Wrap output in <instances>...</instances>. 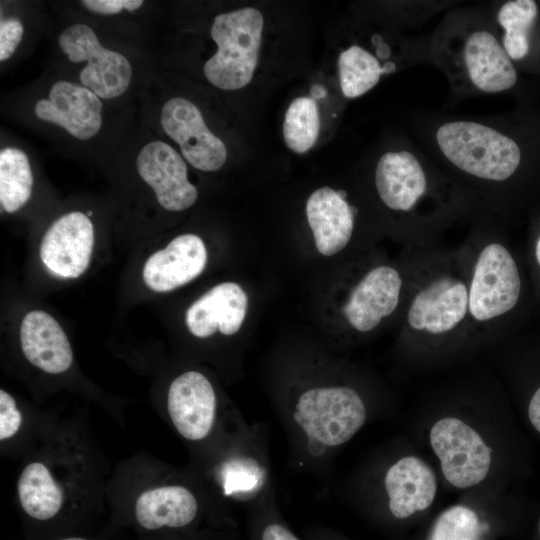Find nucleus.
Returning a JSON list of instances; mask_svg holds the SVG:
<instances>
[{"mask_svg":"<svg viewBox=\"0 0 540 540\" xmlns=\"http://www.w3.org/2000/svg\"><path fill=\"white\" fill-rule=\"evenodd\" d=\"M373 185L381 205L395 216L407 248L439 244L448 229L485 211L471 192L407 140L379 155Z\"/></svg>","mask_w":540,"mask_h":540,"instance_id":"f257e3e1","label":"nucleus"},{"mask_svg":"<svg viewBox=\"0 0 540 540\" xmlns=\"http://www.w3.org/2000/svg\"><path fill=\"white\" fill-rule=\"evenodd\" d=\"M409 287L401 316L402 335L413 345L471 342L469 268L463 244L407 248Z\"/></svg>","mask_w":540,"mask_h":540,"instance_id":"f03ea898","label":"nucleus"},{"mask_svg":"<svg viewBox=\"0 0 540 540\" xmlns=\"http://www.w3.org/2000/svg\"><path fill=\"white\" fill-rule=\"evenodd\" d=\"M430 64L447 78L453 95L471 97L511 91L517 68L506 55L487 4L457 5L430 33Z\"/></svg>","mask_w":540,"mask_h":540,"instance_id":"7ed1b4c3","label":"nucleus"},{"mask_svg":"<svg viewBox=\"0 0 540 540\" xmlns=\"http://www.w3.org/2000/svg\"><path fill=\"white\" fill-rule=\"evenodd\" d=\"M502 218L480 212L462 244L469 268L468 312L473 340L496 338L513 318L523 291L520 266L501 229Z\"/></svg>","mask_w":540,"mask_h":540,"instance_id":"20e7f679","label":"nucleus"},{"mask_svg":"<svg viewBox=\"0 0 540 540\" xmlns=\"http://www.w3.org/2000/svg\"><path fill=\"white\" fill-rule=\"evenodd\" d=\"M430 64V34L404 36L375 32L372 46L352 43L337 59L340 89L347 99L372 90L383 76L418 64Z\"/></svg>","mask_w":540,"mask_h":540,"instance_id":"39448f33","label":"nucleus"},{"mask_svg":"<svg viewBox=\"0 0 540 540\" xmlns=\"http://www.w3.org/2000/svg\"><path fill=\"white\" fill-rule=\"evenodd\" d=\"M264 19L254 7L217 15L210 29L217 51L204 64L205 78L226 91L250 83L259 61Z\"/></svg>","mask_w":540,"mask_h":540,"instance_id":"423d86ee","label":"nucleus"},{"mask_svg":"<svg viewBox=\"0 0 540 540\" xmlns=\"http://www.w3.org/2000/svg\"><path fill=\"white\" fill-rule=\"evenodd\" d=\"M293 419L311 445L332 448L349 441L360 430L366 408L353 388L315 387L298 397Z\"/></svg>","mask_w":540,"mask_h":540,"instance_id":"0eeeda50","label":"nucleus"},{"mask_svg":"<svg viewBox=\"0 0 540 540\" xmlns=\"http://www.w3.org/2000/svg\"><path fill=\"white\" fill-rule=\"evenodd\" d=\"M408 287L409 271L404 257L400 266H372L352 286L342 306L348 326L358 333H369L386 319L401 318Z\"/></svg>","mask_w":540,"mask_h":540,"instance_id":"6e6552de","label":"nucleus"},{"mask_svg":"<svg viewBox=\"0 0 540 540\" xmlns=\"http://www.w3.org/2000/svg\"><path fill=\"white\" fill-rule=\"evenodd\" d=\"M58 44L69 61L86 62L79 80L99 98L114 99L127 91L133 73L129 60L104 47L90 26L84 23L68 26L58 36Z\"/></svg>","mask_w":540,"mask_h":540,"instance_id":"1a4fd4ad","label":"nucleus"},{"mask_svg":"<svg viewBox=\"0 0 540 540\" xmlns=\"http://www.w3.org/2000/svg\"><path fill=\"white\" fill-rule=\"evenodd\" d=\"M430 443L445 478L453 486L468 488L487 476L491 464L490 449L462 420L447 417L437 421L430 431Z\"/></svg>","mask_w":540,"mask_h":540,"instance_id":"9d476101","label":"nucleus"},{"mask_svg":"<svg viewBox=\"0 0 540 540\" xmlns=\"http://www.w3.org/2000/svg\"><path fill=\"white\" fill-rule=\"evenodd\" d=\"M160 125L178 144L182 157L196 169L212 172L226 162L224 142L208 128L200 109L192 101L184 97L166 101L161 109Z\"/></svg>","mask_w":540,"mask_h":540,"instance_id":"9b49d317","label":"nucleus"},{"mask_svg":"<svg viewBox=\"0 0 540 540\" xmlns=\"http://www.w3.org/2000/svg\"><path fill=\"white\" fill-rule=\"evenodd\" d=\"M136 168L164 209L182 211L196 202L198 191L188 180L187 165L166 142L154 140L146 143L138 152Z\"/></svg>","mask_w":540,"mask_h":540,"instance_id":"f8f14e48","label":"nucleus"},{"mask_svg":"<svg viewBox=\"0 0 540 540\" xmlns=\"http://www.w3.org/2000/svg\"><path fill=\"white\" fill-rule=\"evenodd\" d=\"M101 98L81 84L68 80L54 82L47 98L34 106L35 116L63 128L78 140L93 138L102 126Z\"/></svg>","mask_w":540,"mask_h":540,"instance_id":"ddd939ff","label":"nucleus"},{"mask_svg":"<svg viewBox=\"0 0 540 540\" xmlns=\"http://www.w3.org/2000/svg\"><path fill=\"white\" fill-rule=\"evenodd\" d=\"M94 243V227L87 215L74 211L58 218L44 234L40 257L61 278H77L87 269Z\"/></svg>","mask_w":540,"mask_h":540,"instance_id":"4468645a","label":"nucleus"},{"mask_svg":"<svg viewBox=\"0 0 540 540\" xmlns=\"http://www.w3.org/2000/svg\"><path fill=\"white\" fill-rule=\"evenodd\" d=\"M167 408L180 435L191 441L206 438L216 418L217 401L212 384L197 371L179 375L170 384Z\"/></svg>","mask_w":540,"mask_h":540,"instance_id":"2eb2a0df","label":"nucleus"},{"mask_svg":"<svg viewBox=\"0 0 540 540\" xmlns=\"http://www.w3.org/2000/svg\"><path fill=\"white\" fill-rule=\"evenodd\" d=\"M347 197L344 189L321 187L307 200V220L316 248L324 256L341 252L352 239L359 209Z\"/></svg>","mask_w":540,"mask_h":540,"instance_id":"dca6fc26","label":"nucleus"},{"mask_svg":"<svg viewBox=\"0 0 540 540\" xmlns=\"http://www.w3.org/2000/svg\"><path fill=\"white\" fill-rule=\"evenodd\" d=\"M206 262L207 251L202 239L195 234H183L147 259L143 279L153 291L168 292L199 276Z\"/></svg>","mask_w":540,"mask_h":540,"instance_id":"f3484780","label":"nucleus"},{"mask_svg":"<svg viewBox=\"0 0 540 540\" xmlns=\"http://www.w3.org/2000/svg\"><path fill=\"white\" fill-rule=\"evenodd\" d=\"M247 295L240 285L224 282L211 288L186 311L189 331L207 338L219 330L224 335L239 331L247 310Z\"/></svg>","mask_w":540,"mask_h":540,"instance_id":"a211bd4d","label":"nucleus"},{"mask_svg":"<svg viewBox=\"0 0 540 540\" xmlns=\"http://www.w3.org/2000/svg\"><path fill=\"white\" fill-rule=\"evenodd\" d=\"M389 509L399 519L428 508L436 495L437 479L430 466L415 456L393 464L384 479Z\"/></svg>","mask_w":540,"mask_h":540,"instance_id":"6ab92c4d","label":"nucleus"},{"mask_svg":"<svg viewBox=\"0 0 540 540\" xmlns=\"http://www.w3.org/2000/svg\"><path fill=\"white\" fill-rule=\"evenodd\" d=\"M20 341L26 359L47 373H62L72 364L73 353L65 332L44 311H31L24 317Z\"/></svg>","mask_w":540,"mask_h":540,"instance_id":"aec40b11","label":"nucleus"},{"mask_svg":"<svg viewBox=\"0 0 540 540\" xmlns=\"http://www.w3.org/2000/svg\"><path fill=\"white\" fill-rule=\"evenodd\" d=\"M490 15L506 55L516 63L531 55L539 20L538 5L533 0L491 1Z\"/></svg>","mask_w":540,"mask_h":540,"instance_id":"412c9836","label":"nucleus"},{"mask_svg":"<svg viewBox=\"0 0 540 540\" xmlns=\"http://www.w3.org/2000/svg\"><path fill=\"white\" fill-rule=\"evenodd\" d=\"M198 511L193 493L180 485L142 492L135 503L137 522L145 529L180 528L190 524Z\"/></svg>","mask_w":540,"mask_h":540,"instance_id":"4be33fe9","label":"nucleus"},{"mask_svg":"<svg viewBox=\"0 0 540 540\" xmlns=\"http://www.w3.org/2000/svg\"><path fill=\"white\" fill-rule=\"evenodd\" d=\"M23 510L37 520H48L60 511L64 495L48 467L41 462L25 466L17 482Z\"/></svg>","mask_w":540,"mask_h":540,"instance_id":"5701e85b","label":"nucleus"},{"mask_svg":"<svg viewBox=\"0 0 540 540\" xmlns=\"http://www.w3.org/2000/svg\"><path fill=\"white\" fill-rule=\"evenodd\" d=\"M33 174L26 153L15 147L0 152V203L8 213L22 208L30 199Z\"/></svg>","mask_w":540,"mask_h":540,"instance_id":"b1692460","label":"nucleus"},{"mask_svg":"<svg viewBox=\"0 0 540 540\" xmlns=\"http://www.w3.org/2000/svg\"><path fill=\"white\" fill-rule=\"evenodd\" d=\"M320 130L318 105L312 97L294 99L285 114L283 137L287 147L302 154L315 144Z\"/></svg>","mask_w":540,"mask_h":540,"instance_id":"393cba45","label":"nucleus"},{"mask_svg":"<svg viewBox=\"0 0 540 540\" xmlns=\"http://www.w3.org/2000/svg\"><path fill=\"white\" fill-rule=\"evenodd\" d=\"M477 514L465 506H453L435 521L428 540H475L481 532Z\"/></svg>","mask_w":540,"mask_h":540,"instance_id":"a878e982","label":"nucleus"},{"mask_svg":"<svg viewBox=\"0 0 540 540\" xmlns=\"http://www.w3.org/2000/svg\"><path fill=\"white\" fill-rule=\"evenodd\" d=\"M22 422V416L14 398L4 390H0V440L14 436Z\"/></svg>","mask_w":540,"mask_h":540,"instance_id":"bb28decb","label":"nucleus"},{"mask_svg":"<svg viewBox=\"0 0 540 540\" xmlns=\"http://www.w3.org/2000/svg\"><path fill=\"white\" fill-rule=\"evenodd\" d=\"M24 27L17 18H6L0 22V61L9 59L22 40Z\"/></svg>","mask_w":540,"mask_h":540,"instance_id":"cd10ccee","label":"nucleus"},{"mask_svg":"<svg viewBox=\"0 0 540 540\" xmlns=\"http://www.w3.org/2000/svg\"><path fill=\"white\" fill-rule=\"evenodd\" d=\"M142 0H84L82 6L91 13L100 15H115L123 10L135 11L142 7Z\"/></svg>","mask_w":540,"mask_h":540,"instance_id":"c85d7f7f","label":"nucleus"},{"mask_svg":"<svg viewBox=\"0 0 540 540\" xmlns=\"http://www.w3.org/2000/svg\"><path fill=\"white\" fill-rule=\"evenodd\" d=\"M225 480V489L227 493L236 490H250L257 482L254 471L250 466H237L229 470Z\"/></svg>","mask_w":540,"mask_h":540,"instance_id":"c756f323","label":"nucleus"},{"mask_svg":"<svg viewBox=\"0 0 540 540\" xmlns=\"http://www.w3.org/2000/svg\"><path fill=\"white\" fill-rule=\"evenodd\" d=\"M261 540H299L289 529L278 523L267 525L261 535Z\"/></svg>","mask_w":540,"mask_h":540,"instance_id":"7c9ffc66","label":"nucleus"},{"mask_svg":"<svg viewBox=\"0 0 540 540\" xmlns=\"http://www.w3.org/2000/svg\"><path fill=\"white\" fill-rule=\"evenodd\" d=\"M528 417L532 426L540 433V386L535 390L530 399Z\"/></svg>","mask_w":540,"mask_h":540,"instance_id":"2f4dec72","label":"nucleus"},{"mask_svg":"<svg viewBox=\"0 0 540 540\" xmlns=\"http://www.w3.org/2000/svg\"><path fill=\"white\" fill-rule=\"evenodd\" d=\"M310 93H311L312 98L316 100V99L324 98L327 92H326V89L322 85L315 84L311 86Z\"/></svg>","mask_w":540,"mask_h":540,"instance_id":"473e14b6","label":"nucleus"},{"mask_svg":"<svg viewBox=\"0 0 540 540\" xmlns=\"http://www.w3.org/2000/svg\"><path fill=\"white\" fill-rule=\"evenodd\" d=\"M533 257L536 264V268L540 272V233L536 236L533 245Z\"/></svg>","mask_w":540,"mask_h":540,"instance_id":"72a5a7b5","label":"nucleus"},{"mask_svg":"<svg viewBox=\"0 0 540 540\" xmlns=\"http://www.w3.org/2000/svg\"><path fill=\"white\" fill-rule=\"evenodd\" d=\"M60 540H86V539L79 538V537H69V538H64V539H60Z\"/></svg>","mask_w":540,"mask_h":540,"instance_id":"f704fd0d","label":"nucleus"},{"mask_svg":"<svg viewBox=\"0 0 540 540\" xmlns=\"http://www.w3.org/2000/svg\"><path fill=\"white\" fill-rule=\"evenodd\" d=\"M539 532H540V522H539Z\"/></svg>","mask_w":540,"mask_h":540,"instance_id":"c9c22d12","label":"nucleus"}]
</instances>
